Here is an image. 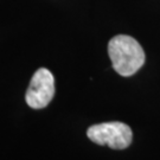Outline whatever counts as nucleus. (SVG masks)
Masks as SVG:
<instances>
[{
    "label": "nucleus",
    "instance_id": "obj_3",
    "mask_svg": "<svg viewBox=\"0 0 160 160\" xmlns=\"http://www.w3.org/2000/svg\"><path fill=\"white\" fill-rule=\"evenodd\" d=\"M55 95V77L50 70L38 69L33 74L25 95L26 103L33 109L45 108Z\"/></svg>",
    "mask_w": 160,
    "mask_h": 160
},
{
    "label": "nucleus",
    "instance_id": "obj_1",
    "mask_svg": "<svg viewBox=\"0 0 160 160\" xmlns=\"http://www.w3.org/2000/svg\"><path fill=\"white\" fill-rule=\"evenodd\" d=\"M108 53L114 70L123 77L135 74L146 58L142 46L137 39L126 34L115 36L109 40Z\"/></svg>",
    "mask_w": 160,
    "mask_h": 160
},
{
    "label": "nucleus",
    "instance_id": "obj_2",
    "mask_svg": "<svg viewBox=\"0 0 160 160\" xmlns=\"http://www.w3.org/2000/svg\"><path fill=\"white\" fill-rule=\"evenodd\" d=\"M87 137L100 146H109L113 149H125L132 143L133 132L123 122H103L92 125L87 131Z\"/></svg>",
    "mask_w": 160,
    "mask_h": 160
}]
</instances>
